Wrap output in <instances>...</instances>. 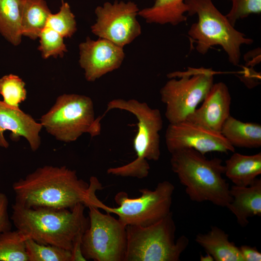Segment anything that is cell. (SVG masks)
Listing matches in <instances>:
<instances>
[{"label":"cell","mask_w":261,"mask_h":261,"mask_svg":"<svg viewBox=\"0 0 261 261\" xmlns=\"http://www.w3.org/2000/svg\"><path fill=\"white\" fill-rule=\"evenodd\" d=\"M79 63L89 82L118 69L125 57L122 47L100 38L94 41L87 37L79 44Z\"/></svg>","instance_id":"13"},{"label":"cell","mask_w":261,"mask_h":261,"mask_svg":"<svg viewBox=\"0 0 261 261\" xmlns=\"http://www.w3.org/2000/svg\"><path fill=\"white\" fill-rule=\"evenodd\" d=\"M26 247L29 261H71V251L56 246L27 238Z\"/></svg>","instance_id":"24"},{"label":"cell","mask_w":261,"mask_h":261,"mask_svg":"<svg viewBox=\"0 0 261 261\" xmlns=\"http://www.w3.org/2000/svg\"><path fill=\"white\" fill-rule=\"evenodd\" d=\"M21 0H0V33L11 44L18 45L22 36Z\"/></svg>","instance_id":"22"},{"label":"cell","mask_w":261,"mask_h":261,"mask_svg":"<svg viewBox=\"0 0 261 261\" xmlns=\"http://www.w3.org/2000/svg\"><path fill=\"white\" fill-rule=\"evenodd\" d=\"M44 0H21V27L22 35L36 39L47 25L51 14Z\"/></svg>","instance_id":"21"},{"label":"cell","mask_w":261,"mask_h":261,"mask_svg":"<svg viewBox=\"0 0 261 261\" xmlns=\"http://www.w3.org/2000/svg\"><path fill=\"white\" fill-rule=\"evenodd\" d=\"M119 109L133 114L137 122V132L134 139L133 147L136 158L122 166L107 170L108 174L121 177L139 179L146 177L150 166L147 160L157 161L160 155V131L163 127V120L160 110L150 107L145 102L135 99H114L107 104L101 118L110 110Z\"/></svg>","instance_id":"4"},{"label":"cell","mask_w":261,"mask_h":261,"mask_svg":"<svg viewBox=\"0 0 261 261\" xmlns=\"http://www.w3.org/2000/svg\"><path fill=\"white\" fill-rule=\"evenodd\" d=\"M46 26L55 30L63 38L73 35L77 29L76 23L67 2L62 0L60 10L55 14H50Z\"/></svg>","instance_id":"26"},{"label":"cell","mask_w":261,"mask_h":261,"mask_svg":"<svg viewBox=\"0 0 261 261\" xmlns=\"http://www.w3.org/2000/svg\"><path fill=\"white\" fill-rule=\"evenodd\" d=\"M139 11L137 5L132 1L106 2L95 9L97 18L91 27V31L123 48L141 33V26L136 19Z\"/></svg>","instance_id":"11"},{"label":"cell","mask_w":261,"mask_h":261,"mask_svg":"<svg viewBox=\"0 0 261 261\" xmlns=\"http://www.w3.org/2000/svg\"><path fill=\"white\" fill-rule=\"evenodd\" d=\"M27 238L17 229L0 233V261H29Z\"/></svg>","instance_id":"23"},{"label":"cell","mask_w":261,"mask_h":261,"mask_svg":"<svg viewBox=\"0 0 261 261\" xmlns=\"http://www.w3.org/2000/svg\"><path fill=\"white\" fill-rule=\"evenodd\" d=\"M239 249L243 261H261V253L256 247L242 245Z\"/></svg>","instance_id":"30"},{"label":"cell","mask_w":261,"mask_h":261,"mask_svg":"<svg viewBox=\"0 0 261 261\" xmlns=\"http://www.w3.org/2000/svg\"><path fill=\"white\" fill-rule=\"evenodd\" d=\"M174 190L172 183L163 181L159 183L153 190L147 188L140 189L141 195L138 198H130L127 192H118L114 197L117 207L107 206L97 196L92 205L106 213L117 215L119 220L126 226H147L157 222L171 212Z\"/></svg>","instance_id":"9"},{"label":"cell","mask_w":261,"mask_h":261,"mask_svg":"<svg viewBox=\"0 0 261 261\" xmlns=\"http://www.w3.org/2000/svg\"><path fill=\"white\" fill-rule=\"evenodd\" d=\"M168 151L191 148L203 155L208 152H234L235 148L220 132L214 131L187 120L169 123L165 134Z\"/></svg>","instance_id":"12"},{"label":"cell","mask_w":261,"mask_h":261,"mask_svg":"<svg viewBox=\"0 0 261 261\" xmlns=\"http://www.w3.org/2000/svg\"><path fill=\"white\" fill-rule=\"evenodd\" d=\"M38 49L44 58L50 57H63L67 51L63 42V37L55 30L46 26L40 33Z\"/></svg>","instance_id":"27"},{"label":"cell","mask_w":261,"mask_h":261,"mask_svg":"<svg viewBox=\"0 0 261 261\" xmlns=\"http://www.w3.org/2000/svg\"><path fill=\"white\" fill-rule=\"evenodd\" d=\"M86 206L78 203L72 209L26 207L15 203L10 216L13 224L28 238L70 251L89 224Z\"/></svg>","instance_id":"2"},{"label":"cell","mask_w":261,"mask_h":261,"mask_svg":"<svg viewBox=\"0 0 261 261\" xmlns=\"http://www.w3.org/2000/svg\"><path fill=\"white\" fill-rule=\"evenodd\" d=\"M43 128L29 114L20 108L11 107L0 100V147L7 148L9 144L4 136V132H11L10 138L17 141L20 137L27 140L32 151H37L41 144L40 133Z\"/></svg>","instance_id":"14"},{"label":"cell","mask_w":261,"mask_h":261,"mask_svg":"<svg viewBox=\"0 0 261 261\" xmlns=\"http://www.w3.org/2000/svg\"><path fill=\"white\" fill-rule=\"evenodd\" d=\"M185 0H155L152 6L139 11L138 14L149 23L176 26L185 22L188 11Z\"/></svg>","instance_id":"20"},{"label":"cell","mask_w":261,"mask_h":261,"mask_svg":"<svg viewBox=\"0 0 261 261\" xmlns=\"http://www.w3.org/2000/svg\"><path fill=\"white\" fill-rule=\"evenodd\" d=\"M231 96L227 86L222 82L213 85L203 103L186 120L206 129L220 132L230 115Z\"/></svg>","instance_id":"15"},{"label":"cell","mask_w":261,"mask_h":261,"mask_svg":"<svg viewBox=\"0 0 261 261\" xmlns=\"http://www.w3.org/2000/svg\"><path fill=\"white\" fill-rule=\"evenodd\" d=\"M171 154V168L193 202H209L226 207L232 201L230 188L223 178L225 167L221 159H207L199 152L184 148Z\"/></svg>","instance_id":"3"},{"label":"cell","mask_w":261,"mask_h":261,"mask_svg":"<svg viewBox=\"0 0 261 261\" xmlns=\"http://www.w3.org/2000/svg\"><path fill=\"white\" fill-rule=\"evenodd\" d=\"M40 121L47 133L64 143L74 142L85 133L91 137L101 133V120L95 116L93 101L83 95L59 96Z\"/></svg>","instance_id":"7"},{"label":"cell","mask_w":261,"mask_h":261,"mask_svg":"<svg viewBox=\"0 0 261 261\" xmlns=\"http://www.w3.org/2000/svg\"><path fill=\"white\" fill-rule=\"evenodd\" d=\"M14 203L26 207L72 209L78 203L89 204L102 185L91 176L89 184L66 166L46 165L14 182Z\"/></svg>","instance_id":"1"},{"label":"cell","mask_w":261,"mask_h":261,"mask_svg":"<svg viewBox=\"0 0 261 261\" xmlns=\"http://www.w3.org/2000/svg\"><path fill=\"white\" fill-rule=\"evenodd\" d=\"M233 153L225 161L224 174L234 185H250L261 174V153L251 155Z\"/></svg>","instance_id":"18"},{"label":"cell","mask_w":261,"mask_h":261,"mask_svg":"<svg viewBox=\"0 0 261 261\" xmlns=\"http://www.w3.org/2000/svg\"><path fill=\"white\" fill-rule=\"evenodd\" d=\"M176 227L171 212L147 226L128 225L124 261H178L189 240L185 235L175 240Z\"/></svg>","instance_id":"6"},{"label":"cell","mask_w":261,"mask_h":261,"mask_svg":"<svg viewBox=\"0 0 261 261\" xmlns=\"http://www.w3.org/2000/svg\"><path fill=\"white\" fill-rule=\"evenodd\" d=\"M25 83L18 76L14 74L5 75L0 78V94L2 101L7 105L15 108L26 100L27 90Z\"/></svg>","instance_id":"25"},{"label":"cell","mask_w":261,"mask_h":261,"mask_svg":"<svg viewBox=\"0 0 261 261\" xmlns=\"http://www.w3.org/2000/svg\"><path fill=\"white\" fill-rule=\"evenodd\" d=\"M215 73L211 68L188 67L187 71L167 75L170 79L161 87L160 94L169 123L184 121L195 110L214 84Z\"/></svg>","instance_id":"8"},{"label":"cell","mask_w":261,"mask_h":261,"mask_svg":"<svg viewBox=\"0 0 261 261\" xmlns=\"http://www.w3.org/2000/svg\"><path fill=\"white\" fill-rule=\"evenodd\" d=\"M229 235L217 226L206 233H199L195 241L215 261H243L239 247L230 242Z\"/></svg>","instance_id":"17"},{"label":"cell","mask_w":261,"mask_h":261,"mask_svg":"<svg viewBox=\"0 0 261 261\" xmlns=\"http://www.w3.org/2000/svg\"><path fill=\"white\" fill-rule=\"evenodd\" d=\"M189 15L197 14L198 22L188 31L191 41L196 43V49L206 54L215 45H220L226 53L229 62L239 64L242 45H250L253 40L236 30L214 4L212 0H185Z\"/></svg>","instance_id":"5"},{"label":"cell","mask_w":261,"mask_h":261,"mask_svg":"<svg viewBox=\"0 0 261 261\" xmlns=\"http://www.w3.org/2000/svg\"><path fill=\"white\" fill-rule=\"evenodd\" d=\"M8 205L7 195L0 192V233L12 230L13 223L8 214Z\"/></svg>","instance_id":"29"},{"label":"cell","mask_w":261,"mask_h":261,"mask_svg":"<svg viewBox=\"0 0 261 261\" xmlns=\"http://www.w3.org/2000/svg\"><path fill=\"white\" fill-rule=\"evenodd\" d=\"M221 133L234 148H259L261 146V125L244 122L230 115L224 122Z\"/></svg>","instance_id":"19"},{"label":"cell","mask_w":261,"mask_h":261,"mask_svg":"<svg viewBox=\"0 0 261 261\" xmlns=\"http://www.w3.org/2000/svg\"><path fill=\"white\" fill-rule=\"evenodd\" d=\"M89 209V224L82 237V253L86 260L124 261L127 249L126 226L110 213L94 205Z\"/></svg>","instance_id":"10"},{"label":"cell","mask_w":261,"mask_h":261,"mask_svg":"<svg viewBox=\"0 0 261 261\" xmlns=\"http://www.w3.org/2000/svg\"><path fill=\"white\" fill-rule=\"evenodd\" d=\"M232 201L226 207L236 217L242 227L248 224L250 218L261 216V179L257 178L248 186H232Z\"/></svg>","instance_id":"16"},{"label":"cell","mask_w":261,"mask_h":261,"mask_svg":"<svg viewBox=\"0 0 261 261\" xmlns=\"http://www.w3.org/2000/svg\"><path fill=\"white\" fill-rule=\"evenodd\" d=\"M200 259L201 261H214L213 257L207 253L205 256L201 254Z\"/></svg>","instance_id":"31"},{"label":"cell","mask_w":261,"mask_h":261,"mask_svg":"<svg viewBox=\"0 0 261 261\" xmlns=\"http://www.w3.org/2000/svg\"><path fill=\"white\" fill-rule=\"evenodd\" d=\"M232 6L225 15L232 25L234 27L236 21L251 14L261 13V0H229Z\"/></svg>","instance_id":"28"}]
</instances>
